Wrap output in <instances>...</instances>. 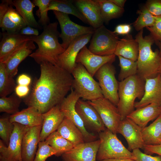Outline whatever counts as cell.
Instances as JSON below:
<instances>
[{"label": "cell", "mask_w": 161, "mask_h": 161, "mask_svg": "<svg viewBox=\"0 0 161 161\" xmlns=\"http://www.w3.org/2000/svg\"><path fill=\"white\" fill-rule=\"evenodd\" d=\"M41 73L23 101L28 107L44 114L60 105L72 88L71 74L58 66L44 62L40 64Z\"/></svg>", "instance_id": "1"}, {"label": "cell", "mask_w": 161, "mask_h": 161, "mask_svg": "<svg viewBox=\"0 0 161 161\" xmlns=\"http://www.w3.org/2000/svg\"><path fill=\"white\" fill-rule=\"evenodd\" d=\"M58 24L57 21L49 23L43 27L41 34L33 37L32 41L38 47L29 56L39 64L47 62L57 65L59 56L65 50L58 41L60 33L57 29Z\"/></svg>", "instance_id": "2"}, {"label": "cell", "mask_w": 161, "mask_h": 161, "mask_svg": "<svg viewBox=\"0 0 161 161\" xmlns=\"http://www.w3.org/2000/svg\"><path fill=\"white\" fill-rule=\"evenodd\" d=\"M135 39L139 45L137 74L145 80L156 76L159 74L160 59L159 50L154 51L151 48L154 39L150 35L144 37L143 29L139 31Z\"/></svg>", "instance_id": "3"}, {"label": "cell", "mask_w": 161, "mask_h": 161, "mask_svg": "<svg viewBox=\"0 0 161 161\" xmlns=\"http://www.w3.org/2000/svg\"><path fill=\"white\" fill-rule=\"evenodd\" d=\"M145 80L138 75L130 76L119 82V102L117 107L121 120L134 110L135 100H140L144 93Z\"/></svg>", "instance_id": "4"}, {"label": "cell", "mask_w": 161, "mask_h": 161, "mask_svg": "<svg viewBox=\"0 0 161 161\" xmlns=\"http://www.w3.org/2000/svg\"><path fill=\"white\" fill-rule=\"evenodd\" d=\"M71 74L73 77L72 88L80 98L91 101L104 97L98 82L81 64L77 63Z\"/></svg>", "instance_id": "5"}, {"label": "cell", "mask_w": 161, "mask_h": 161, "mask_svg": "<svg viewBox=\"0 0 161 161\" xmlns=\"http://www.w3.org/2000/svg\"><path fill=\"white\" fill-rule=\"evenodd\" d=\"M99 133L100 144L96 158L98 161L121 158L135 160L132 152L124 145L116 134L107 128Z\"/></svg>", "instance_id": "6"}, {"label": "cell", "mask_w": 161, "mask_h": 161, "mask_svg": "<svg viewBox=\"0 0 161 161\" xmlns=\"http://www.w3.org/2000/svg\"><path fill=\"white\" fill-rule=\"evenodd\" d=\"M119 39L117 35L103 25L95 29L88 49L98 55H112L114 54Z\"/></svg>", "instance_id": "7"}, {"label": "cell", "mask_w": 161, "mask_h": 161, "mask_svg": "<svg viewBox=\"0 0 161 161\" xmlns=\"http://www.w3.org/2000/svg\"><path fill=\"white\" fill-rule=\"evenodd\" d=\"M112 63L103 65L95 76L98 80L104 97L117 106L119 100V82L116 78V70Z\"/></svg>", "instance_id": "8"}, {"label": "cell", "mask_w": 161, "mask_h": 161, "mask_svg": "<svg viewBox=\"0 0 161 161\" xmlns=\"http://www.w3.org/2000/svg\"><path fill=\"white\" fill-rule=\"evenodd\" d=\"M53 11L60 25L61 32L60 38L62 40L61 45L64 49H66L78 37L87 34H93L95 29L91 26L79 25L71 21L68 14L56 11Z\"/></svg>", "instance_id": "9"}, {"label": "cell", "mask_w": 161, "mask_h": 161, "mask_svg": "<svg viewBox=\"0 0 161 161\" xmlns=\"http://www.w3.org/2000/svg\"><path fill=\"white\" fill-rule=\"evenodd\" d=\"M14 129L7 146L0 140L1 161H22L21 147L23 137L30 128L16 123H13Z\"/></svg>", "instance_id": "10"}, {"label": "cell", "mask_w": 161, "mask_h": 161, "mask_svg": "<svg viewBox=\"0 0 161 161\" xmlns=\"http://www.w3.org/2000/svg\"><path fill=\"white\" fill-rule=\"evenodd\" d=\"M13 0H3L0 4V27L3 32L19 33L27 26L24 19L13 8Z\"/></svg>", "instance_id": "11"}, {"label": "cell", "mask_w": 161, "mask_h": 161, "mask_svg": "<svg viewBox=\"0 0 161 161\" xmlns=\"http://www.w3.org/2000/svg\"><path fill=\"white\" fill-rule=\"evenodd\" d=\"M87 102L97 111L106 128L117 133L121 119L117 106L104 97Z\"/></svg>", "instance_id": "12"}, {"label": "cell", "mask_w": 161, "mask_h": 161, "mask_svg": "<svg viewBox=\"0 0 161 161\" xmlns=\"http://www.w3.org/2000/svg\"><path fill=\"white\" fill-rule=\"evenodd\" d=\"M80 98L72 88L70 93L60 105V110L65 117L71 120L80 130L83 135L85 142L92 141L95 140L96 136L87 131L75 109L76 102Z\"/></svg>", "instance_id": "13"}, {"label": "cell", "mask_w": 161, "mask_h": 161, "mask_svg": "<svg viewBox=\"0 0 161 161\" xmlns=\"http://www.w3.org/2000/svg\"><path fill=\"white\" fill-rule=\"evenodd\" d=\"M93 34L81 35L73 40L58 58L57 65L71 74L75 67L76 60L80 50L90 41Z\"/></svg>", "instance_id": "14"}, {"label": "cell", "mask_w": 161, "mask_h": 161, "mask_svg": "<svg viewBox=\"0 0 161 161\" xmlns=\"http://www.w3.org/2000/svg\"><path fill=\"white\" fill-rule=\"evenodd\" d=\"M100 144L98 140L75 146L62 155L63 161H96Z\"/></svg>", "instance_id": "15"}, {"label": "cell", "mask_w": 161, "mask_h": 161, "mask_svg": "<svg viewBox=\"0 0 161 161\" xmlns=\"http://www.w3.org/2000/svg\"><path fill=\"white\" fill-rule=\"evenodd\" d=\"M75 109L85 126L99 133L106 129L98 113L87 101L79 99L76 102Z\"/></svg>", "instance_id": "16"}, {"label": "cell", "mask_w": 161, "mask_h": 161, "mask_svg": "<svg viewBox=\"0 0 161 161\" xmlns=\"http://www.w3.org/2000/svg\"><path fill=\"white\" fill-rule=\"evenodd\" d=\"M115 57L114 54L105 56L96 55L89 51L85 46L78 54L76 62L81 64L93 77L103 65L108 63H113Z\"/></svg>", "instance_id": "17"}, {"label": "cell", "mask_w": 161, "mask_h": 161, "mask_svg": "<svg viewBox=\"0 0 161 161\" xmlns=\"http://www.w3.org/2000/svg\"><path fill=\"white\" fill-rule=\"evenodd\" d=\"M142 129L132 120L126 117L119 124L117 133L121 134L126 140L129 151L143 148L145 145L142 136Z\"/></svg>", "instance_id": "18"}, {"label": "cell", "mask_w": 161, "mask_h": 161, "mask_svg": "<svg viewBox=\"0 0 161 161\" xmlns=\"http://www.w3.org/2000/svg\"><path fill=\"white\" fill-rule=\"evenodd\" d=\"M144 95L140 100L134 103L136 109L145 107L151 103L161 107V75L145 80Z\"/></svg>", "instance_id": "19"}, {"label": "cell", "mask_w": 161, "mask_h": 161, "mask_svg": "<svg viewBox=\"0 0 161 161\" xmlns=\"http://www.w3.org/2000/svg\"><path fill=\"white\" fill-rule=\"evenodd\" d=\"M0 43V62L4 63L20 46L27 41H32L34 36L26 35L19 33H2Z\"/></svg>", "instance_id": "20"}, {"label": "cell", "mask_w": 161, "mask_h": 161, "mask_svg": "<svg viewBox=\"0 0 161 161\" xmlns=\"http://www.w3.org/2000/svg\"><path fill=\"white\" fill-rule=\"evenodd\" d=\"M73 3L91 27L95 29L103 25L100 7L95 0H77Z\"/></svg>", "instance_id": "21"}, {"label": "cell", "mask_w": 161, "mask_h": 161, "mask_svg": "<svg viewBox=\"0 0 161 161\" xmlns=\"http://www.w3.org/2000/svg\"><path fill=\"white\" fill-rule=\"evenodd\" d=\"M36 48L34 42L26 41L17 48L4 63L8 75L13 78L17 73L21 63L32 53Z\"/></svg>", "instance_id": "22"}, {"label": "cell", "mask_w": 161, "mask_h": 161, "mask_svg": "<svg viewBox=\"0 0 161 161\" xmlns=\"http://www.w3.org/2000/svg\"><path fill=\"white\" fill-rule=\"evenodd\" d=\"M42 125L30 128L23 137L21 147L22 161H33L40 141Z\"/></svg>", "instance_id": "23"}, {"label": "cell", "mask_w": 161, "mask_h": 161, "mask_svg": "<svg viewBox=\"0 0 161 161\" xmlns=\"http://www.w3.org/2000/svg\"><path fill=\"white\" fill-rule=\"evenodd\" d=\"M43 122L40 135V141H44L52 133L56 131L65 116L60 105L52 107L42 114Z\"/></svg>", "instance_id": "24"}, {"label": "cell", "mask_w": 161, "mask_h": 161, "mask_svg": "<svg viewBox=\"0 0 161 161\" xmlns=\"http://www.w3.org/2000/svg\"><path fill=\"white\" fill-rule=\"evenodd\" d=\"M161 114V107L154 103L137 109L127 116L142 129Z\"/></svg>", "instance_id": "25"}, {"label": "cell", "mask_w": 161, "mask_h": 161, "mask_svg": "<svg viewBox=\"0 0 161 161\" xmlns=\"http://www.w3.org/2000/svg\"><path fill=\"white\" fill-rule=\"evenodd\" d=\"M12 123H16L29 128L42 125L43 122L42 114L32 107H28L9 117Z\"/></svg>", "instance_id": "26"}, {"label": "cell", "mask_w": 161, "mask_h": 161, "mask_svg": "<svg viewBox=\"0 0 161 161\" xmlns=\"http://www.w3.org/2000/svg\"><path fill=\"white\" fill-rule=\"evenodd\" d=\"M139 53L138 44L135 39L133 38L131 35H128L121 39H119L114 54L117 56L134 61H137Z\"/></svg>", "instance_id": "27"}, {"label": "cell", "mask_w": 161, "mask_h": 161, "mask_svg": "<svg viewBox=\"0 0 161 161\" xmlns=\"http://www.w3.org/2000/svg\"><path fill=\"white\" fill-rule=\"evenodd\" d=\"M57 131L75 146L85 142L81 131L75 125L66 118L64 117Z\"/></svg>", "instance_id": "28"}, {"label": "cell", "mask_w": 161, "mask_h": 161, "mask_svg": "<svg viewBox=\"0 0 161 161\" xmlns=\"http://www.w3.org/2000/svg\"><path fill=\"white\" fill-rule=\"evenodd\" d=\"M13 4L27 26L41 28L33 15V10L35 5L30 0H14Z\"/></svg>", "instance_id": "29"}, {"label": "cell", "mask_w": 161, "mask_h": 161, "mask_svg": "<svg viewBox=\"0 0 161 161\" xmlns=\"http://www.w3.org/2000/svg\"><path fill=\"white\" fill-rule=\"evenodd\" d=\"M142 133L145 145L161 143V114L149 125L142 129Z\"/></svg>", "instance_id": "30"}, {"label": "cell", "mask_w": 161, "mask_h": 161, "mask_svg": "<svg viewBox=\"0 0 161 161\" xmlns=\"http://www.w3.org/2000/svg\"><path fill=\"white\" fill-rule=\"evenodd\" d=\"M48 10L56 11L76 17L83 22H87L78 8L75 5L73 1L67 0H51Z\"/></svg>", "instance_id": "31"}, {"label": "cell", "mask_w": 161, "mask_h": 161, "mask_svg": "<svg viewBox=\"0 0 161 161\" xmlns=\"http://www.w3.org/2000/svg\"><path fill=\"white\" fill-rule=\"evenodd\" d=\"M100 8L104 22L108 23L113 19L118 18L123 13L124 8H121L110 0H95Z\"/></svg>", "instance_id": "32"}, {"label": "cell", "mask_w": 161, "mask_h": 161, "mask_svg": "<svg viewBox=\"0 0 161 161\" xmlns=\"http://www.w3.org/2000/svg\"><path fill=\"white\" fill-rule=\"evenodd\" d=\"M45 141L56 151V156H61L75 146L57 131L50 134Z\"/></svg>", "instance_id": "33"}, {"label": "cell", "mask_w": 161, "mask_h": 161, "mask_svg": "<svg viewBox=\"0 0 161 161\" xmlns=\"http://www.w3.org/2000/svg\"><path fill=\"white\" fill-rule=\"evenodd\" d=\"M13 78L7 74L4 64L0 62V96L7 97L12 93L16 86Z\"/></svg>", "instance_id": "34"}, {"label": "cell", "mask_w": 161, "mask_h": 161, "mask_svg": "<svg viewBox=\"0 0 161 161\" xmlns=\"http://www.w3.org/2000/svg\"><path fill=\"white\" fill-rule=\"evenodd\" d=\"M21 98L13 93L8 97H0V112L13 114L18 112Z\"/></svg>", "instance_id": "35"}, {"label": "cell", "mask_w": 161, "mask_h": 161, "mask_svg": "<svg viewBox=\"0 0 161 161\" xmlns=\"http://www.w3.org/2000/svg\"><path fill=\"white\" fill-rule=\"evenodd\" d=\"M138 16L133 23L135 29L140 31L145 27H151L154 24L155 20L153 16L148 10L145 5L137 11Z\"/></svg>", "instance_id": "36"}, {"label": "cell", "mask_w": 161, "mask_h": 161, "mask_svg": "<svg viewBox=\"0 0 161 161\" xmlns=\"http://www.w3.org/2000/svg\"><path fill=\"white\" fill-rule=\"evenodd\" d=\"M118 57L120 67V71L118 76L120 81L137 74V61H134L121 56Z\"/></svg>", "instance_id": "37"}, {"label": "cell", "mask_w": 161, "mask_h": 161, "mask_svg": "<svg viewBox=\"0 0 161 161\" xmlns=\"http://www.w3.org/2000/svg\"><path fill=\"white\" fill-rule=\"evenodd\" d=\"M51 0H34L32 2L35 6L38 7L36 14L39 18V23L43 27L50 23L48 11Z\"/></svg>", "instance_id": "38"}, {"label": "cell", "mask_w": 161, "mask_h": 161, "mask_svg": "<svg viewBox=\"0 0 161 161\" xmlns=\"http://www.w3.org/2000/svg\"><path fill=\"white\" fill-rule=\"evenodd\" d=\"M14 129V124L10 121L9 117L0 118V137L7 146L8 145Z\"/></svg>", "instance_id": "39"}, {"label": "cell", "mask_w": 161, "mask_h": 161, "mask_svg": "<svg viewBox=\"0 0 161 161\" xmlns=\"http://www.w3.org/2000/svg\"><path fill=\"white\" fill-rule=\"evenodd\" d=\"M38 146L33 161H45L49 157L53 155L55 156L56 154L54 149L45 141H40Z\"/></svg>", "instance_id": "40"}, {"label": "cell", "mask_w": 161, "mask_h": 161, "mask_svg": "<svg viewBox=\"0 0 161 161\" xmlns=\"http://www.w3.org/2000/svg\"><path fill=\"white\" fill-rule=\"evenodd\" d=\"M155 21L153 25L146 28L150 32V35L155 41L161 42V16H155Z\"/></svg>", "instance_id": "41"}, {"label": "cell", "mask_w": 161, "mask_h": 161, "mask_svg": "<svg viewBox=\"0 0 161 161\" xmlns=\"http://www.w3.org/2000/svg\"><path fill=\"white\" fill-rule=\"evenodd\" d=\"M132 153L135 158V161H161L160 156H152L143 153L139 148L133 150Z\"/></svg>", "instance_id": "42"}, {"label": "cell", "mask_w": 161, "mask_h": 161, "mask_svg": "<svg viewBox=\"0 0 161 161\" xmlns=\"http://www.w3.org/2000/svg\"><path fill=\"white\" fill-rule=\"evenodd\" d=\"M145 5L153 16H161V0H148Z\"/></svg>", "instance_id": "43"}, {"label": "cell", "mask_w": 161, "mask_h": 161, "mask_svg": "<svg viewBox=\"0 0 161 161\" xmlns=\"http://www.w3.org/2000/svg\"><path fill=\"white\" fill-rule=\"evenodd\" d=\"M143 148L145 154H155L161 157V143L157 145H144Z\"/></svg>", "instance_id": "44"}, {"label": "cell", "mask_w": 161, "mask_h": 161, "mask_svg": "<svg viewBox=\"0 0 161 161\" xmlns=\"http://www.w3.org/2000/svg\"><path fill=\"white\" fill-rule=\"evenodd\" d=\"M16 94L21 98L26 97L29 94L30 88L29 86L18 85L15 89Z\"/></svg>", "instance_id": "45"}, {"label": "cell", "mask_w": 161, "mask_h": 161, "mask_svg": "<svg viewBox=\"0 0 161 161\" xmlns=\"http://www.w3.org/2000/svg\"><path fill=\"white\" fill-rule=\"evenodd\" d=\"M19 33L26 35L37 36L39 35V32L37 29L29 26H27L22 28Z\"/></svg>", "instance_id": "46"}, {"label": "cell", "mask_w": 161, "mask_h": 161, "mask_svg": "<svg viewBox=\"0 0 161 161\" xmlns=\"http://www.w3.org/2000/svg\"><path fill=\"white\" fill-rule=\"evenodd\" d=\"M31 80L30 77L26 74H22L19 75L17 80L18 85L28 86L31 83Z\"/></svg>", "instance_id": "47"}, {"label": "cell", "mask_w": 161, "mask_h": 161, "mask_svg": "<svg viewBox=\"0 0 161 161\" xmlns=\"http://www.w3.org/2000/svg\"><path fill=\"white\" fill-rule=\"evenodd\" d=\"M113 32L117 35H124L123 24H120L117 25Z\"/></svg>", "instance_id": "48"}, {"label": "cell", "mask_w": 161, "mask_h": 161, "mask_svg": "<svg viewBox=\"0 0 161 161\" xmlns=\"http://www.w3.org/2000/svg\"><path fill=\"white\" fill-rule=\"evenodd\" d=\"M118 6L124 8V4L126 0H110Z\"/></svg>", "instance_id": "49"}, {"label": "cell", "mask_w": 161, "mask_h": 161, "mask_svg": "<svg viewBox=\"0 0 161 161\" xmlns=\"http://www.w3.org/2000/svg\"><path fill=\"white\" fill-rule=\"evenodd\" d=\"M100 161H135V160L128 158H121L104 160Z\"/></svg>", "instance_id": "50"}, {"label": "cell", "mask_w": 161, "mask_h": 161, "mask_svg": "<svg viewBox=\"0 0 161 161\" xmlns=\"http://www.w3.org/2000/svg\"><path fill=\"white\" fill-rule=\"evenodd\" d=\"M123 28L124 35H129L131 30V25L127 24H123Z\"/></svg>", "instance_id": "51"}, {"label": "cell", "mask_w": 161, "mask_h": 161, "mask_svg": "<svg viewBox=\"0 0 161 161\" xmlns=\"http://www.w3.org/2000/svg\"><path fill=\"white\" fill-rule=\"evenodd\" d=\"M155 43L159 49L160 59V65L159 69V74L161 75V42L158 41H155Z\"/></svg>", "instance_id": "52"}, {"label": "cell", "mask_w": 161, "mask_h": 161, "mask_svg": "<svg viewBox=\"0 0 161 161\" xmlns=\"http://www.w3.org/2000/svg\"></svg>", "instance_id": "53"}]
</instances>
